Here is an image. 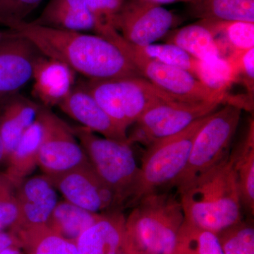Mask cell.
<instances>
[{"mask_svg":"<svg viewBox=\"0 0 254 254\" xmlns=\"http://www.w3.org/2000/svg\"><path fill=\"white\" fill-rule=\"evenodd\" d=\"M9 28L28 40L43 56L62 62L88 80L142 76L116 45L99 35L25 21L15 23Z\"/></svg>","mask_w":254,"mask_h":254,"instance_id":"1","label":"cell"},{"mask_svg":"<svg viewBox=\"0 0 254 254\" xmlns=\"http://www.w3.org/2000/svg\"><path fill=\"white\" fill-rule=\"evenodd\" d=\"M185 220L218 234L242 220L240 194L230 156L178 193Z\"/></svg>","mask_w":254,"mask_h":254,"instance_id":"2","label":"cell"},{"mask_svg":"<svg viewBox=\"0 0 254 254\" xmlns=\"http://www.w3.org/2000/svg\"><path fill=\"white\" fill-rule=\"evenodd\" d=\"M185 220L178 193L145 195L125 220V247L133 254H172Z\"/></svg>","mask_w":254,"mask_h":254,"instance_id":"3","label":"cell"},{"mask_svg":"<svg viewBox=\"0 0 254 254\" xmlns=\"http://www.w3.org/2000/svg\"><path fill=\"white\" fill-rule=\"evenodd\" d=\"M72 129L95 171L113 191L122 210L132 208L140 172L132 145L98 136L81 126Z\"/></svg>","mask_w":254,"mask_h":254,"instance_id":"4","label":"cell"},{"mask_svg":"<svg viewBox=\"0 0 254 254\" xmlns=\"http://www.w3.org/2000/svg\"><path fill=\"white\" fill-rule=\"evenodd\" d=\"M96 33L116 45L143 78L177 99L189 103L237 105V96L213 91L189 71L159 63L145 56L136 46L124 39L115 28L104 26L97 30Z\"/></svg>","mask_w":254,"mask_h":254,"instance_id":"5","label":"cell"},{"mask_svg":"<svg viewBox=\"0 0 254 254\" xmlns=\"http://www.w3.org/2000/svg\"><path fill=\"white\" fill-rule=\"evenodd\" d=\"M83 83L110 118L127 131L154 105L174 102L185 103L142 76L88 79Z\"/></svg>","mask_w":254,"mask_h":254,"instance_id":"6","label":"cell"},{"mask_svg":"<svg viewBox=\"0 0 254 254\" xmlns=\"http://www.w3.org/2000/svg\"><path fill=\"white\" fill-rule=\"evenodd\" d=\"M242 111L226 104L209 115L193 140L185 170L174 185L177 193L228 158Z\"/></svg>","mask_w":254,"mask_h":254,"instance_id":"7","label":"cell"},{"mask_svg":"<svg viewBox=\"0 0 254 254\" xmlns=\"http://www.w3.org/2000/svg\"><path fill=\"white\" fill-rule=\"evenodd\" d=\"M209 115L196 120L180 133L145 148L133 205L145 195L173 188L186 167L193 140Z\"/></svg>","mask_w":254,"mask_h":254,"instance_id":"8","label":"cell"},{"mask_svg":"<svg viewBox=\"0 0 254 254\" xmlns=\"http://www.w3.org/2000/svg\"><path fill=\"white\" fill-rule=\"evenodd\" d=\"M217 103H189L181 102L160 103L150 108L132 125L127 133L131 145L145 148L163 138L180 133L191 124L216 111Z\"/></svg>","mask_w":254,"mask_h":254,"instance_id":"9","label":"cell"},{"mask_svg":"<svg viewBox=\"0 0 254 254\" xmlns=\"http://www.w3.org/2000/svg\"><path fill=\"white\" fill-rule=\"evenodd\" d=\"M38 118L43 136L38 156V165L48 176L66 173L91 163L72 128L50 108L42 105Z\"/></svg>","mask_w":254,"mask_h":254,"instance_id":"10","label":"cell"},{"mask_svg":"<svg viewBox=\"0 0 254 254\" xmlns=\"http://www.w3.org/2000/svg\"><path fill=\"white\" fill-rule=\"evenodd\" d=\"M179 16L161 5L143 0H126L113 27L133 46L153 44L180 23Z\"/></svg>","mask_w":254,"mask_h":254,"instance_id":"11","label":"cell"},{"mask_svg":"<svg viewBox=\"0 0 254 254\" xmlns=\"http://www.w3.org/2000/svg\"><path fill=\"white\" fill-rule=\"evenodd\" d=\"M48 177L65 200L76 206L98 214L123 210L115 194L102 181L91 163Z\"/></svg>","mask_w":254,"mask_h":254,"instance_id":"12","label":"cell"},{"mask_svg":"<svg viewBox=\"0 0 254 254\" xmlns=\"http://www.w3.org/2000/svg\"><path fill=\"white\" fill-rule=\"evenodd\" d=\"M40 55L28 40L9 30L0 43V107L31 81Z\"/></svg>","mask_w":254,"mask_h":254,"instance_id":"13","label":"cell"},{"mask_svg":"<svg viewBox=\"0 0 254 254\" xmlns=\"http://www.w3.org/2000/svg\"><path fill=\"white\" fill-rule=\"evenodd\" d=\"M19 219L14 230L48 225L58 205L57 190L48 175L23 180L16 187Z\"/></svg>","mask_w":254,"mask_h":254,"instance_id":"14","label":"cell"},{"mask_svg":"<svg viewBox=\"0 0 254 254\" xmlns=\"http://www.w3.org/2000/svg\"><path fill=\"white\" fill-rule=\"evenodd\" d=\"M63 113L90 131L105 138L127 141V131L97 103L83 82L73 86L69 94L58 105Z\"/></svg>","mask_w":254,"mask_h":254,"instance_id":"15","label":"cell"},{"mask_svg":"<svg viewBox=\"0 0 254 254\" xmlns=\"http://www.w3.org/2000/svg\"><path fill=\"white\" fill-rule=\"evenodd\" d=\"M75 73L62 62L40 55L33 70L32 94L46 108L58 106L75 86Z\"/></svg>","mask_w":254,"mask_h":254,"instance_id":"16","label":"cell"},{"mask_svg":"<svg viewBox=\"0 0 254 254\" xmlns=\"http://www.w3.org/2000/svg\"><path fill=\"white\" fill-rule=\"evenodd\" d=\"M125 215L122 210L101 213L76 241L78 254H120L125 243Z\"/></svg>","mask_w":254,"mask_h":254,"instance_id":"17","label":"cell"},{"mask_svg":"<svg viewBox=\"0 0 254 254\" xmlns=\"http://www.w3.org/2000/svg\"><path fill=\"white\" fill-rule=\"evenodd\" d=\"M42 105L21 94L0 107V135L6 161L26 130L35 123Z\"/></svg>","mask_w":254,"mask_h":254,"instance_id":"18","label":"cell"},{"mask_svg":"<svg viewBox=\"0 0 254 254\" xmlns=\"http://www.w3.org/2000/svg\"><path fill=\"white\" fill-rule=\"evenodd\" d=\"M230 159L242 208L254 214V122L250 119L243 136L232 148Z\"/></svg>","mask_w":254,"mask_h":254,"instance_id":"19","label":"cell"},{"mask_svg":"<svg viewBox=\"0 0 254 254\" xmlns=\"http://www.w3.org/2000/svg\"><path fill=\"white\" fill-rule=\"evenodd\" d=\"M33 23L48 27L73 31L95 30L94 18L85 0H50Z\"/></svg>","mask_w":254,"mask_h":254,"instance_id":"20","label":"cell"},{"mask_svg":"<svg viewBox=\"0 0 254 254\" xmlns=\"http://www.w3.org/2000/svg\"><path fill=\"white\" fill-rule=\"evenodd\" d=\"M165 38L167 43L178 46L192 58L200 61L221 57L213 32L203 20L172 30Z\"/></svg>","mask_w":254,"mask_h":254,"instance_id":"21","label":"cell"},{"mask_svg":"<svg viewBox=\"0 0 254 254\" xmlns=\"http://www.w3.org/2000/svg\"><path fill=\"white\" fill-rule=\"evenodd\" d=\"M43 136V124L40 118L23 133L16 148L6 160L5 173L18 186L38 165V152Z\"/></svg>","mask_w":254,"mask_h":254,"instance_id":"22","label":"cell"},{"mask_svg":"<svg viewBox=\"0 0 254 254\" xmlns=\"http://www.w3.org/2000/svg\"><path fill=\"white\" fill-rule=\"evenodd\" d=\"M203 21L213 32L222 58H228L254 48V23Z\"/></svg>","mask_w":254,"mask_h":254,"instance_id":"23","label":"cell"},{"mask_svg":"<svg viewBox=\"0 0 254 254\" xmlns=\"http://www.w3.org/2000/svg\"><path fill=\"white\" fill-rule=\"evenodd\" d=\"M100 215L65 200L58 202L48 225L65 240L76 242L80 235L96 222Z\"/></svg>","mask_w":254,"mask_h":254,"instance_id":"24","label":"cell"},{"mask_svg":"<svg viewBox=\"0 0 254 254\" xmlns=\"http://www.w3.org/2000/svg\"><path fill=\"white\" fill-rule=\"evenodd\" d=\"M191 11L200 19L254 23V0H200Z\"/></svg>","mask_w":254,"mask_h":254,"instance_id":"25","label":"cell"},{"mask_svg":"<svg viewBox=\"0 0 254 254\" xmlns=\"http://www.w3.org/2000/svg\"><path fill=\"white\" fill-rule=\"evenodd\" d=\"M172 254H224L216 234L185 220Z\"/></svg>","mask_w":254,"mask_h":254,"instance_id":"26","label":"cell"},{"mask_svg":"<svg viewBox=\"0 0 254 254\" xmlns=\"http://www.w3.org/2000/svg\"><path fill=\"white\" fill-rule=\"evenodd\" d=\"M193 75L210 89L227 94L232 85L237 83L232 63L222 57L208 61L197 60Z\"/></svg>","mask_w":254,"mask_h":254,"instance_id":"27","label":"cell"},{"mask_svg":"<svg viewBox=\"0 0 254 254\" xmlns=\"http://www.w3.org/2000/svg\"><path fill=\"white\" fill-rule=\"evenodd\" d=\"M224 254H254V229L240 220L216 234Z\"/></svg>","mask_w":254,"mask_h":254,"instance_id":"28","label":"cell"},{"mask_svg":"<svg viewBox=\"0 0 254 254\" xmlns=\"http://www.w3.org/2000/svg\"><path fill=\"white\" fill-rule=\"evenodd\" d=\"M136 47L150 59L182 68L193 74L197 60L175 45L167 43L165 44L153 43L148 46Z\"/></svg>","mask_w":254,"mask_h":254,"instance_id":"29","label":"cell"},{"mask_svg":"<svg viewBox=\"0 0 254 254\" xmlns=\"http://www.w3.org/2000/svg\"><path fill=\"white\" fill-rule=\"evenodd\" d=\"M20 237L33 254H61L65 239L48 225L18 230Z\"/></svg>","mask_w":254,"mask_h":254,"instance_id":"30","label":"cell"},{"mask_svg":"<svg viewBox=\"0 0 254 254\" xmlns=\"http://www.w3.org/2000/svg\"><path fill=\"white\" fill-rule=\"evenodd\" d=\"M16 186L5 173H0V232L16 228L19 219Z\"/></svg>","mask_w":254,"mask_h":254,"instance_id":"31","label":"cell"},{"mask_svg":"<svg viewBox=\"0 0 254 254\" xmlns=\"http://www.w3.org/2000/svg\"><path fill=\"white\" fill-rule=\"evenodd\" d=\"M43 0H0V24L9 28L24 18L39 6Z\"/></svg>","mask_w":254,"mask_h":254,"instance_id":"32","label":"cell"},{"mask_svg":"<svg viewBox=\"0 0 254 254\" xmlns=\"http://www.w3.org/2000/svg\"><path fill=\"white\" fill-rule=\"evenodd\" d=\"M125 1L126 0H85L88 11L94 18V31L104 26L113 27L114 21Z\"/></svg>","mask_w":254,"mask_h":254,"instance_id":"33","label":"cell"},{"mask_svg":"<svg viewBox=\"0 0 254 254\" xmlns=\"http://www.w3.org/2000/svg\"><path fill=\"white\" fill-rule=\"evenodd\" d=\"M236 74L237 83H241L247 88L249 98L253 101L254 92V48L239 53L230 58Z\"/></svg>","mask_w":254,"mask_h":254,"instance_id":"34","label":"cell"},{"mask_svg":"<svg viewBox=\"0 0 254 254\" xmlns=\"http://www.w3.org/2000/svg\"><path fill=\"white\" fill-rule=\"evenodd\" d=\"M20 241L14 234L4 231L0 232V253L6 249L11 247H17Z\"/></svg>","mask_w":254,"mask_h":254,"instance_id":"35","label":"cell"},{"mask_svg":"<svg viewBox=\"0 0 254 254\" xmlns=\"http://www.w3.org/2000/svg\"><path fill=\"white\" fill-rule=\"evenodd\" d=\"M61 254H78L75 242L65 240L62 249Z\"/></svg>","mask_w":254,"mask_h":254,"instance_id":"36","label":"cell"},{"mask_svg":"<svg viewBox=\"0 0 254 254\" xmlns=\"http://www.w3.org/2000/svg\"><path fill=\"white\" fill-rule=\"evenodd\" d=\"M143 1H149V2L163 6V4H172V3L175 2H189L190 4H193L200 0H143Z\"/></svg>","mask_w":254,"mask_h":254,"instance_id":"37","label":"cell"},{"mask_svg":"<svg viewBox=\"0 0 254 254\" xmlns=\"http://www.w3.org/2000/svg\"><path fill=\"white\" fill-rule=\"evenodd\" d=\"M6 161V156H5L4 145H3L2 140H1V135H0V165Z\"/></svg>","mask_w":254,"mask_h":254,"instance_id":"38","label":"cell"},{"mask_svg":"<svg viewBox=\"0 0 254 254\" xmlns=\"http://www.w3.org/2000/svg\"><path fill=\"white\" fill-rule=\"evenodd\" d=\"M0 254H21V253L18 251L17 247H11L2 251Z\"/></svg>","mask_w":254,"mask_h":254,"instance_id":"39","label":"cell"},{"mask_svg":"<svg viewBox=\"0 0 254 254\" xmlns=\"http://www.w3.org/2000/svg\"><path fill=\"white\" fill-rule=\"evenodd\" d=\"M8 33L9 31H0V43L4 40L5 37L7 36Z\"/></svg>","mask_w":254,"mask_h":254,"instance_id":"40","label":"cell"},{"mask_svg":"<svg viewBox=\"0 0 254 254\" xmlns=\"http://www.w3.org/2000/svg\"><path fill=\"white\" fill-rule=\"evenodd\" d=\"M120 254H132L130 253V252H128V251L126 250V249L125 248V247H124L123 250L122 251L121 253Z\"/></svg>","mask_w":254,"mask_h":254,"instance_id":"41","label":"cell"},{"mask_svg":"<svg viewBox=\"0 0 254 254\" xmlns=\"http://www.w3.org/2000/svg\"></svg>","mask_w":254,"mask_h":254,"instance_id":"42","label":"cell"}]
</instances>
